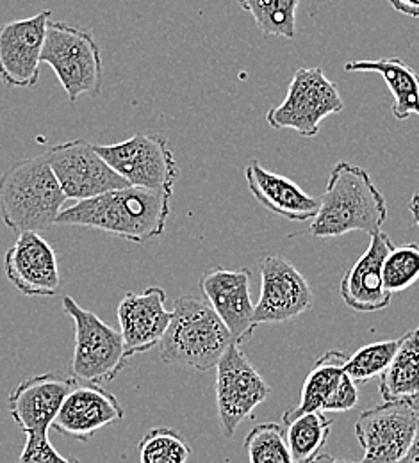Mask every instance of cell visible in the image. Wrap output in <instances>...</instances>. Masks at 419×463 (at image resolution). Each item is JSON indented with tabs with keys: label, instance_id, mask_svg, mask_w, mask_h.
<instances>
[{
	"label": "cell",
	"instance_id": "27",
	"mask_svg": "<svg viewBox=\"0 0 419 463\" xmlns=\"http://www.w3.org/2000/svg\"><path fill=\"white\" fill-rule=\"evenodd\" d=\"M250 463H293L284 430L277 422L257 424L244 439Z\"/></svg>",
	"mask_w": 419,
	"mask_h": 463
},
{
	"label": "cell",
	"instance_id": "31",
	"mask_svg": "<svg viewBox=\"0 0 419 463\" xmlns=\"http://www.w3.org/2000/svg\"><path fill=\"white\" fill-rule=\"evenodd\" d=\"M389 5L411 18H419V0H387Z\"/></svg>",
	"mask_w": 419,
	"mask_h": 463
},
{
	"label": "cell",
	"instance_id": "18",
	"mask_svg": "<svg viewBox=\"0 0 419 463\" xmlns=\"http://www.w3.org/2000/svg\"><path fill=\"white\" fill-rule=\"evenodd\" d=\"M172 321L167 308V292L148 288L143 292H127L119 305V323L127 358L159 346Z\"/></svg>",
	"mask_w": 419,
	"mask_h": 463
},
{
	"label": "cell",
	"instance_id": "25",
	"mask_svg": "<svg viewBox=\"0 0 419 463\" xmlns=\"http://www.w3.org/2000/svg\"><path fill=\"white\" fill-rule=\"evenodd\" d=\"M264 36L295 40L300 0H236Z\"/></svg>",
	"mask_w": 419,
	"mask_h": 463
},
{
	"label": "cell",
	"instance_id": "35",
	"mask_svg": "<svg viewBox=\"0 0 419 463\" xmlns=\"http://www.w3.org/2000/svg\"><path fill=\"white\" fill-rule=\"evenodd\" d=\"M327 457H329V455H321V457H318L312 463H323L327 460Z\"/></svg>",
	"mask_w": 419,
	"mask_h": 463
},
{
	"label": "cell",
	"instance_id": "7",
	"mask_svg": "<svg viewBox=\"0 0 419 463\" xmlns=\"http://www.w3.org/2000/svg\"><path fill=\"white\" fill-rule=\"evenodd\" d=\"M345 109L339 88L327 79L321 68H299L291 77L286 99L266 113V121L275 130L291 128L301 137H314L327 116Z\"/></svg>",
	"mask_w": 419,
	"mask_h": 463
},
{
	"label": "cell",
	"instance_id": "20",
	"mask_svg": "<svg viewBox=\"0 0 419 463\" xmlns=\"http://www.w3.org/2000/svg\"><path fill=\"white\" fill-rule=\"evenodd\" d=\"M395 248L387 233L376 232L364 255L345 273L339 292L347 307L369 314L389 307L393 294L384 288V260Z\"/></svg>",
	"mask_w": 419,
	"mask_h": 463
},
{
	"label": "cell",
	"instance_id": "36",
	"mask_svg": "<svg viewBox=\"0 0 419 463\" xmlns=\"http://www.w3.org/2000/svg\"><path fill=\"white\" fill-rule=\"evenodd\" d=\"M396 463H413V462H411V460H409V458H407V457H405V458H404V460H400V462H396Z\"/></svg>",
	"mask_w": 419,
	"mask_h": 463
},
{
	"label": "cell",
	"instance_id": "15",
	"mask_svg": "<svg viewBox=\"0 0 419 463\" xmlns=\"http://www.w3.org/2000/svg\"><path fill=\"white\" fill-rule=\"evenodd\" d=\"M77 380L64 373H43L20 382L7 398L13 420L25 435H47Z\"/></svg>",
	"mask_w": 419,
	"mask_h": 463
},
{
	"label": "cell",
	"instance_id": "3",
	"mask_svg": "<svg viewBox=\"0 0 419 463\" xmlns=\"http://www.w3.org/2000/svg\"><path fill=\"white\" fill-rule=\"evenodd\" d=\"M66 200L45 152L22 159L0 175V216L9 231H49Z\"/></svg>",
	"mask_w": 419,
	"mask_h": 463
},
{
	"label": "cell",
	"instance_id": "30",
	"mask_svg": "<svg viewBox=\"0 0 419 463\" xmlns=\"http://www.w3.org/2000/svg\"><path fill=\"white\" fill-rule=\"evenodd\" d=\"M18 463H81L58 453L47 435H27Z\"/></svg>",
	"mask_w": 419,
	"mask_h": 463
},
{
	"label": "cell",
	"instance_id": "34",
	"mask_svg": "<svg viewBox=\"0 0 419 463\" xmlns=\"http://www.w3.org/2000/svg\"><path fill=\"white\" fill-rule=\"evenodd\" d=\"M323 463H356V462H348V460H336V458H332V457H327V460Z\"/></svg>",
	"mask_w": 419,
	"mask_h": 463
},
{
	"label": "cell",
	"instance_id": "6",
	"mask_svg": "<svg viewBox=\"0 0 419 463\" xmlns=\"http://www.w3.org/2000/svg\"><path fill=\"white\" fill-rule=\"evenodd\" d=\"M62 310L73 321L75 330L71 376L79 383L91 385L113 382L129 360L120 332L82 308L71 296L62 298Z\"/></svg>",
	"mask_w": 419,
	"mask_h": 463
},
{
	"label": "cell",
	"instance_id": "17",
	"mask_svg": "<svg viewBox=\"0 0 419 463\" xmlns=\"http://www.w3.org/2000/svg\"><path fill=\"white\" fill-rule=\"evenodd\" d=\"M248 269H224L213 268L200 277V290L204 299L218 314L224 325L229 328L236 345L252 339L257 325L253 323V308L250 298Z\"/></svg>",
	"mask_w": 419,
	"mask_h": 463
},
{
	"label": "cell",
	"instance_id": "29",
	"mask_svg": "<svg viewBox=\"0 0 419 463\" xmlns=\"http://www.w3.org/2000/svg\"><path fill=\"white\" fill-rule=\"evenodd\" d=\"M384 288L387 292H404L419 280V244L395 246L384 260Z\"/></svg>",
	"mask_w": 419,
	"mask_h": 463
},
{
	"label": "cell",
	"instance_id": "26",
	"mask_svg": "<svg viewBox=\"0 0 419 463\" xmlns=\"http://www.w3.org/2000/svg\"><path fill=\"white\" fill-rule=\"evenodd\" d=\"M139 463H187L189 444L177 430L154 428L138 444Z\"/></svg>",
	"mask_w": 419,
	"mask_h": 463
},
{
	"label": "cell",
	"instance_id": "21",
	"mask_svg": "<svg viewBox=\"0 0 419 463\" xmlns=\"http://www.w3.org/2000/svg\"><path fill=\"white\" fill-rule=\"evenodd\" d=\"M244 178L253 198L270 213L290 222H310L319 211V200L307 194L288 176L271 174L252 159L246 165Z\"/></svg>",
	"mask_w": 419,
	"mask_h": 463
},
{
	"label": "cell",
	"instance_id": "19",
	"mask_svg": "<svg viewBox=\"0 0 419 463\" xmlns=\"http://www.w3.org/2000/svg\"><path fill=\"white\" fill-rule=\"evenodd\" d=\"M125 417L119 398L100 385L84 383L66 396L52 428L68 439L81 442L91 440L102 428L120 422Z\"/></svg>",
	"mask_w": 419,
	"mask_h": 463
},
{
	"label": "cell",
	"instance_id": "33",
	"mask_svg": "<svg viewBox=\"0 0 419 463\" xmlns=\"http://www.w3.org/2000/svg\"><path fill=\"white\" fill-rule=\"evenodd\" d=\"M409 211H411V214H413V218H414V222H416V225L419 227V191L414 193V196L411 198Z\"/></svg>",
	"mask_w": 419,
	"mask_h": 463
},
{
	"label": "cell",
	"instance_id": "23",
	"mask_svg": "<svg viewBox=\"0 0 419 463\" xmlns=\"http://www.w3.org/2000/svg\"><path fill=\"white\" fill-rule=\"evenodd\" d=\"M378 391L384 402L419 398V335L409 332L387 369L380 374Z\"/></svg>",
	"mask_w": 419,
	"mask_h": 463
},
{
	"label": "cell",
	"instance_id": "13",
	"mask_svg": "<svg viewBox=\"0 0 419 463\" xmlns=\"http://www.w3.org/2000/svg\"><path fill=\"white\" fill-rule=\"evenodd\" d=\"M312 289L299 269L286 259L268 255L261 262V296L253 308V323H286L310 310Z\"/></svg>",
	"mask_w": 419,
	"mask_h": 463
},
{
	"label": "cell",
	"instance_id": "8",
	"mask_svg": "<svg viewBox=\"0 0 419 463\" xmlns=\"http://www.w3.org/2000/svg\"><path fill=\"white\" fill-rule=\"evenodd\" d=\"M95 150L129 185L174 191L179 178L174 150L163 136L134 134L115 145H95Z\"/></svg>",
	"mask_w": 419,
	"mask_h": 463
},
{
	"label": "cell",
	"instance_id": "11",
	"mask_svg": "<svg viewBox=\"0 0 419 463\" xmlns=\"http://www.w3.org/2000/svg\"><path fill=\"white\" fill-rule=\"evenodd\" d=\"M45 154L68 200L82 202L129 187L127 180L97 154L95 145L84 139L61 143Z\"/></svg>",
	"mask_w": 419,
	"mask_h": 463
},
{
	"label": "cell",
	"instance_id": "24",
	"mask_svg": "<svg viewBox=\"0 0 419 463\" xmlns=\"http://www.w3.org/2000/svg\"><path fill=\"white\" fill-rule=\"evenodd\" d=\"M286 444L293 463H312L329 440L332 420L325 411L303 413L286 424Z\"/></svg>",
	"mask_w": 419,
	"mask_h": 463
},
{
	"label": "cell",
	"instance_id": "14",
	"mask_svg": "<svg viewBox=\"0 0 419 463\" xmlns=\"http://www.w3.org/2000/svg\"><path fill=\"white\" fill-rule=\"evenodd\" d=\"M348 356L343 351H327L321 354L301 387V400L297 406L284 411L282 420L290 424L310 411H348L359 403L357 383L347 374Z\"/></svg>",
	"mask_w": 419,
	"mask_h": 463
},
{
	"label": "cell",
	"instance_id": "1",
	"mask_svg": "<svg viewBox=\"0 0 419 463\" xmlns=\"http://www.w3.org/2000/svg\"><path fill=\"white\" fill-rule=\"evenodd\" d=\"M174 191L123 187L64 207L56 225L108 232L130 242L161 237L172 213Z\"/></svg>",
	"mask_w": 419,
	"mask_h": 463
},
{
	"label": "cell",
	"instance_id": "16",
	"mask_svg": "<svg viewBox=\"0 0 419 463\" xmlns=\"http://www.w3.org/2000/svg\"><path fill=\"white\" fill-rule=\"evenodd\" d=\"M4 273L24 296H54L61 288L58 255L36 232L18 233L4 255Z\"/></svg>",
	"mask_w": 419,
	"mask_h": 463
},
{
	"label": "cell",
	"instance_id": "37",
	"mask_svg": "<svg viewBox=\"0 0 419 463\" xmlns=\"http://www.w3.org/2000/svg\"><path fill=\"white\" fill-rule=\"evenodd\" d=\"M416 334H418V335H419V326H418V328H416Z\"/></svg>",
	"mask_w": 419,
	"mask_h": 463
},
{
	"label": "cell",
	"instance_id": "4",
	"mask_svg": "<svg viewBox=\"0 0 419 463\" xmlns=\"http://www.w3.org/2000/svg\"><path fill=\"white\" fill-rule=\"evenodd\" d=\"M233 343L229 328L204 298L182 296L159 343V356L165 364L207 373L218 365Z\"/></svg>",
	"mask_w": 419,
	"mask_h": 463
},
{
	"label": "cell",
	"instance_id": "28",
	"mask_svg": "<svg viewBox=\"0 0 419 463\" xmlns=\"http://www.w3.org/2000/svg\"><path fill=\"white\" fill-rule=\"evenodd\" d=\"M400 345H402V339H395V341H380V343L360 347L347 360L345 364L347 374L356 383L369 382L380 376L391 364Z\"/></svg>",
	"mask_w": 419,
	"mask_h": 463
},
{
	"label": "cell",
	"instance_id": "2",
	"mask_svg": "<svg viewBox=\"0 0 419 463\" xmlns=\"http://www.w3.org/2000/svg\"><path fill=\"white\" fill-rule=\"evenodd\" d=\"M387 222V203L369 174L357 165L339 161L329 176L319 211L310 222L314 237H341L350 232L369 235Z\"/></svg>",
	"mask_w": 419,
	"mask_h": 463
},
{
	"label": "cell",
	"instance_id": "22",
	"mask_svg": "<svg viewBox=\"0 0 419 463\" xmlns=\"http://www.w3.org/2000/svg\"><path fill=\"white\" fill-rule=\"evenodd\" d=\"M345 71L376 73L393 93V116L407 119L419 116V73L400 58L352 59L345 62Z\"/></svg>",
	"mask_w": 419,
	"mask_h": 463
},
{
	"label": "cell",
	"instance_id": "5",
	"mask_svg": "<svg viewBox=\"0 0 419 463\" xmlns=\"http://www.w3.org/2000/svg\"><path fill=\"white\" fill-rule=\"evenodd\" d=\"M42 62L54 70L70 102L82 95L97 97L102 90V51L95 36L86 29L51 20Z\"/></svg>",
	"mask_w": 419,
	"mask_h": 463
},
{
	"label": "cell",
	"instance_id": "12",
	"mask_svg": "<svg viewBox=\"0 0 419 463\" xmlns=\"http://www.w3.org/2000/svg\"><path fill=\"white\" fill-rule=\"evenodd\" d=\"M52 11L0 25V82L7 90L33 88L40 80L42 52Z\"/></svg>",
	"mask_w": 419,
	"mask_h": 463
},
{
	"label": "cell",
	"instance_id": "9",
	"mask_svg": "<svg viewBox=\"0 0 419 463\" xmlns=\"http://www.w3.org/2000/svg\"><path fill=\"white\" fill-rule=\"evenodd\" d=\"M419 424V398L384 402L364 410L356 422L362 448L359 463H396L404 460L414 442Z\"/></svg>",
	"mask_w": 419,
	"mask_h": 463
},
{
	"label": "cell",
	"instance_id": "32",
	"mask_svg": "<svg viewBox=\"0 0 419 463\" xmlns=\"http://www.w3.org/2000/svg\"><path fill=\"white\" fill-rule=\"evenodd\" d=\"M407 458L413 463H419V424L416 437H414V442H413V446H411V449H409V453H407Z\"/></svg>",
	"mask_w": 419,
	"mask_h": 463
},
{
	"label": "cell",
	"instance_id": "10",
	"mask_svg": "<svg viewBox=\"0 0 419 463\" xmlns=\"http://www.w3.org/2000/svg\"><path fill=\"white\" fill-rule=\"evenodd\" d=\"M271 389L241 351L240 345L225 351L216 365V406L222 431L233 439L253 410L264 403Z\"/></svg>",
	"mask_w": 419,
	"mask_h": 463
}]
</instances>
